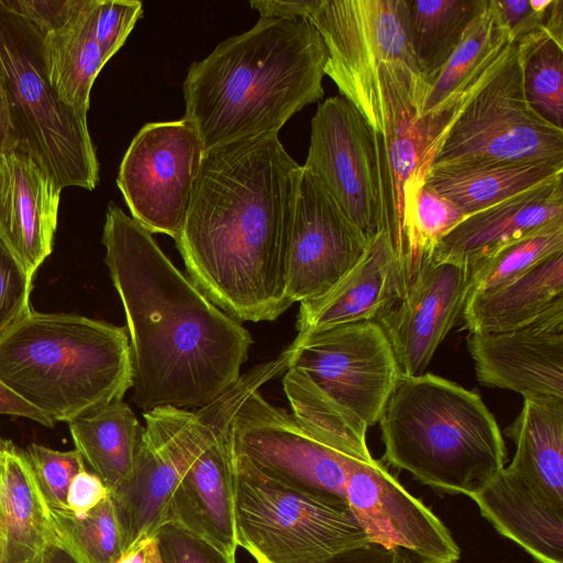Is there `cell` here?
<instances>
[{"mask_svg": "<svg viewBox=\"0 0 563 563\" xmlns=\"http://www.w3.org/2000/svg\"><path fill=\"white\" fill-rule=\"evenodd\" d=\"M301 165L266 133L205 151L176 246L189 278L238 321H273L286 296Z\"/></svg>", "mask_w": 563, "mask_h": 563, "instance_id": "6da1fadb", "label": "cell"}, {"mask_svg": "<svg viewBox=\"0 0 563 563\" xmlns=\"http://www.w3.org/2000/svg\"><path fill=\"white\" fill-rule=\"evenodd\" d=\"M101 242L129 334L134 404L201 408L240 379L253 344L240 321L217 307L166 256L153 233L108 205Z\"/></svg>", "mask_w": 563, "mask_h": 563, "instance_id": "7a4b0ae2", "label": "cell"}, {"mask_svg": "<svg viewBox=\"0 0 563 563\" xmlns=\"http://www.w3.org/2000/svg\"><path fill=\"white\" fill-rule=\"evenodd\" d=\"M327 58L308 18H260L190 65L183 84L184 118L205 151L278 133L295 113L323 97Z\"/></svg>", "mask_w": 563, "mask_h": 563, "instance_id": "3957f363", "label": "cell"}, {"mask_svg": "<svg viewBox=\"0 0 563 563\" xmlns=\"http://www.w3.org/2000/svg\"><path fill=\"white\" fill-rule=\"evenodd\" d=\"M0 380L55 424L68 423L132 388L128 331L31 309L0 335Z\"/></svg>", "mask_w": 563, "mask_h": 563, "instance_id": "277c9868", "label": "cell"}, {"mask_svg": "<svg viewBox=\"0 0 563 563\" xmlns=\"http://www.w3.org/2000/svg\"><path fill=\"white\" fill-rule=\"evenodd\" d=\"M378 422L383 461L441 494L468 497L507 462L481 396L432 374L400 375Z\"/></svg>", "mask_w": 563, "mask_h": 563, "instance_id": "5b68a950", "label": "cell"}, {"mask_svg": "<svg viewBox=\"0 0 563 563\" xmlns=\"http://www.w3.org/2000/svg\"><path fill=\"white\" fill-rule=\"evenodd\" d=\"M283 388L291 415L330 446L373 460L367 429L379 421L400 372L377 322L297 334Z\"/></svg>", "mask_w": 563, "mask_h": 563, "instance_id": "8992f818", "label": "cell"}, {"mask_svg": "<svg viewBox=\"0 0 563 563\" xmlns=\"http://www.w3.org/2000/svg\"><path fill=\"white\" fill-rule=\"evenodd\" d=\"M43 31L0 0V77L9 96L16 150L59 187L93 190L99 162L87 117L53 89L45 68Z\"/></svg>", "mask_w": 563, "mask_h": 563, "instance_id": "52a82bcc", "label": "cell"}, {"mask_svg": "<svg viewBox=\"0 0 563 563\" xmlns=\"http://www.w3.org/2000/svg\"><path fill=\"white\" fill-rule=\"evenodd\" d=\"M286 352L243 373L238 383L211 404L188 410L159 407L144 412L141 445L131 478L110 493L124 534L125 549L154 536L165 523L169 499L181 476L242 404L288 369Z\"/></svg>", "mask_w": 563, "mask_h": 563, "instance_id": "ba28073f", "label": "cell"}, {"mask_svg": "<svg viewBox=\"0 0 563 563\" xmlns=\"http://www.w3.org/2000/svg\"><path fill=\"white\" fill-rule=\"evenodd\" d=\"M429 161L431 167L501 161L563 163V129L528 103L515 43L451 114L430 146Z\"/></svg>", "mask_w": 563, "mask_h": 563, "instance_id": "9c48e42d", "label": "cell"}, {"mask_svg": "<svg viewBox=\"0 0 563 563\" xmlns=\"http://www.w3.org/2000/svg\"><path fill=\"white\" fill-rule=\"evenodd\" d=\"M234 459L236 543L256 563H327L369 543L347 507L283 485Z\"/></svg>", "mask_w": 563, "mask_h": 563, "instance_id": "30bf717a", "label": "cell"}, {"mask_svg": "<svg viewBox=\"0 0 563 563\" xmlns=\"http://www.w3.org/2000/svg\"><path fill=\"white\" fill-rule=\"evenodd\" d=\"M408 7L409 0H317L308 18L327 47L324 74L377 134L383 131L380 68L402 64L420 73Z\"/></svg>", "mask_w": 563, "mask_h": 563, "instance_id": "8fae6325", "label": "cell"}, {"mask_svg": "<svg viewBox=\"0 0 563 563\" xmlns=\"http://www.w3.org/2000/svg\"><path fill=\"white\" fill-rule=\"evenodd\" d=\"M234 456L262 475L324 503L347 507L346 483L354 459L322 442L261 389L233 420Z\"/></svg>", "mask_w": 563, "mask_h": 563, "instance_id": "7c38bea8", "label": "cell"}, {"mask_svg": "<svg viewBox=\"0 0 563 563\" xmlns=\"http://www.w3.org/2000/svg\"><path fill=\"white\" fill-rule=\"evenodd\" d=\"M383 131L377 134L382 202V231L387 234L401 266L407 288L423 261L413 227V206L428 169L418 125L422 89L409 75L380 74Z\"/></svg>", "mask_w": 563, "mask_h": 563, "instance_id": "4fadbf2b", "label": "cell"}, {"mask_svg": "<svg viewBox=\"0 0 563 563\" xmlns=\"http://www.w3.org/2000/svg\"><path fill=\"white\" fill-rule=\"evenodd\" d=\"M205 147L185 118L140 129L121 161L117 185L131 217L151 233L179 236Z\"/></svg>", "mask_w": 563, "mask_h": 563, "instance_id": "5bb4252c", "label": "cell"}, {"mask_svg": "<svg viewBox=\"0 0 563 563\" xmlns=\"http://www.w3.org/2000/svg\"><path fill=\"white\" fill-rule=\"evenodd\" d=\"M367 240L382 231L377 137L344 97L319 104L312 120L306 163Z\"/></svg>", "mask_w": 563, "mask_h": 563, "instance_id": "9a60e30c", "label": "cell"}, {"mask_svg": "<svg viewBox=\"0 0 563 563\" xmlns=\"http://www.w3.org/2000/svg\"><path fill=\"white\" fill-rule=\"evenodd\" d=\"M364 233L320 180L301 166L290 224L286 296L291 303L317 298L364 255Z\"/></svg>", "mask_w": 563, "mask_h": 563, "instance_id": "2e32d148", "label": "cell"}, {"mask_svg": "<svg viewBox=\"0 0 563 563\" xmlns=\"http://www.w3.org/2000/svg\"><path fill=\"white\" fill-rule=\"evenodd\" d=\"M346 501L369 543L402 549L418 563L460 561L461 549L450 529L401 485L383 460L354 461Z\"/></svg>", "mask_w": 563, "mask_h": 563, "instance_id": "e0dca14e", "label": "cell"}, {"mask_svg": "<svg viewBox=\"0 0 563 563\" xmlns=\"http://www.w3.org/2000/svg\"><path fill=\"white\" fill-rule=\"evenodd\" d=\"M478 382L523 399H563V297L533 321L494 333H470Z\"/></svg>", "mask_w": 563, "mask_h": 563, "instance_id": "ac0fdd59", "label": "cell"}, {"mask_svg": "<svg viewBox=\"0 0 563 563\" xmlns=\"http://www.w3.org/2000/svg\"><path fill=\"white\" fill-rule=\"evenodd\" d=\"M470 269L423 261L400 301L377 323L402 376L424 373L437 349L455 325L468 297Z\"/></svg>", "mask_w": 563, "mask_h": 563, "instance_id": "d6986e66", "label": "cell"}, {"mask_svg": "<svg viewBox=\"0 0 563 563\" xmlns=\"http://www.w3.org/2000/svg\"><path fill=\"white\" fill-rule=\"evenodd\" d=\"M233 421L196 456L176 486L165 522L176 523L235 560Z\"/></svg>", "mask_w": 563, "mask_h": 563, "instance_id": "ffe728a7", "label": "cell"}, {"mask_svg": "<svg viewBox=\"0 0 563 563\" xmlns=\"http://www.w3.org/2000/svg\"><path fill=\"white\" fill-rule=\"evenodd\" d=\"M407 283L385 231L368 240L361 260L321 296L300 302L298 334L378 322L404 297Z\"/></svg>", "mask_w": 563, "mask_h": 563, "instance_id": "44dd1931", "label": "cell"}, {"mask_svg": "<svg viewBox=\"0 0 563 563\" xmlns=\"http://www.w3.org/2000/svg\"><path fill=\"white\" fill-rule=\"evenodd\" d=\"M62 191L26 153L0 154V241L33 278L53 251Z\"/></svg>", "mask_w": 563, "mask_h": 563, "instance_id": "7402d4cb", "label": "cell"}, {"mask_svg": "<svg viewBox=\"0 0 563 563\" xmlns=\"http://www.w3.org/2000/svg\"><path fill=\"white\" fill-rule=\"evenodd\" d=\"M563 218L562 177L465 217L433 246L430 257L471 268L500 247Z\"/></svg>", "mask_w": 563, "mask_h": 563, "instance_id": "603a6c76", "label": "cell"}, {"mask_svg": "<svg viewBox=\"0 0 563 563\" xmlns=\"http://www.w3.org/2000/svg\"><path fill=\"white\" fill-rule=\"evenodd\" d=\"M511 44L495 0H487L438 76L428 85L417 121L429 164L430 146L451 114L504 58Z\"/></svg>", "mask_w": 563, "mask_h": 563, "instance_id": "cb8c5ba5", "label": "cell"}, {"mask_svg": "<svg viewBox=\"0 0 563 563\" xmlns=\"http://www.w3.org/2000/svg\"><path fill=\"white\" fill-rule=\"evenodd\" d=\"M495 530L539 563H563V509L506 466L468 496Z\"/></svg>", "mask_w": 563, "mask_h": 563, "instance_id": "d4e9b609", "label": "cell"}, {"mask_svg": "<svg viewBox=\"0 0 563 563\" xmlns=\"http://www.w3.org/2000/svg\"><path fill=\"white\" fill-rule=\"evenodd\" d=\"M56 523L25 451L4 441L0 479V563H44Z\"/></svg>", "mask_w": 563, "mask_h": 563, "instance_id": "484cf974", "label": "cell"}, {"mask_svg": "<svg viewBox=\"0 0 563 563\" xmlns=\"http://www.w3.org/2000/svg\"><path fill=\"white\" fill-rule=\"evenodd\" d=\"M99 0H76L69 14L43 31L42 48L48 80L58 97L87 117L92 85L106 65L96 37Z\"/></svg>", "mask_w": 563, "mask_h": 563, "instance_id": "4316f807", "label": "cell"}, {"mask_svg": "<svg viewBox=\"0 0 563 563\" xmlns=\"http://www.w3.org/2000/svg\"><path fill=\"white\" fill-rule=\"evenodd\" d=\"M505 434L516 446L507 468L549 504L563 509V399H523Z\"/></svg>", "mask_w": 563, "mask_h": 563, "instance_id": "83f0119b", "label": "cell"}, {"mask_svg": "<svg viewBox=\"0 0 563 563\" xmlns=\"http://www.w3.org/2000/svg\"><path fill=\"white\" fill-rule=\"evenodd\" d=\"M563 176V163L501 161L432 166L426 184L467 217Z\"/></svg>", "mask_w": 563, "mask_h": 563, "instance_id": "f1b7e54d", "label": "cell"}, {"mask_svg": "<svg viewBox=\"0 0 563 563\" xmlns=\"http://www.w3.org/2000/svg\"><path fill=\"white\" fill-rule=\"evenodd\" d=\"M563 297V252L518 278L468 297L462 318L470 333L510 331L537 319Z\"/></svg>", "mask_w": 563, "mask_h": 563, "instance_id": "f546056e", "label": "cell"}, {"mask_svg": "<svg viewBox=\"0 0 563 563\" xmlns=\"http://www.w3.org/2000/svg\"><path fill=\"white\" fill-rule=\"evenodd\" d=\"M68 427L75 449L110 493L131 478L143 427L128 404L111 401L71 420Z\"/></svg>", "mask_w": 563, "mask_h": 563, "instance_id": "4dcf8cb0", "label": "cell"}, {"mask_svg": "<svg viewBox=\"0 0 563 563\" xmlns=\"http://www.w3.org/2000/svg\"><path fill=\"white\" fill-rule=\"evenodd\" d=\"M487 0H409L408 30L420 74L429 85Z\"/></svg>", "mask_w": 563, "mask_h": 563, "instance_id": "1f68e13d", "label": "cell"}, {"mask_svg": "<svg viewBox=\"0 0 563 563\" xmlns=\"http://www.w3.org/2000/svg\"><path fill=\"white\" fill-rule=\"evenodd\" d=\"M559 252H563V218L500 247L468 268V297L503 286Z\"/></svg>", "mask_w": 563, "mask_h": 563, "instance_id": "d6a6232c", "label": "cell"}, {"mask_svg": "<svg viewBox=\"0 0 563 563\" xmlns=\"http://www.w3.org/2000/svg\"><path fill=\"white\" fill-rule=\"evenodd\" d=\"M516 45L528 103L543 119L563 129V46L545 35Z\"/></svg>", "mask_w": 563, "mask_h": 563, "instance_id": "836d02e7", "label": "cell"}, {"mask_svg": "<svg viewBox=\"0 0 563 563\" xmlns=\"http://www.w3.org/2000/svg\"><path fill=\"white\" fill-rule=\"evenodd\" d=\"M91 563H113L125 549L124 534L114 503L109 496L82 517L68 509H49Z\"/></svg>", "mask_w": 563, "mask_h": 563, "instance_id": "e575fe53", "label": "cell"}, {"mask_svg": "<svg viewBox=\"0 0 563 563\" xmlns=\"http://www.w3.org/2000/svg\"><path fill=\"white\" fill-rule=\"evenodd\" d=\"M25 454L48 508L67 509L70 482L86 468L81 454L76 449L58 451L36 443L30 444Z\"/></svg>", "mask_w": 563, "mask_h": 563, "instance_id": "d590c367", "label": "cell"}, {"mask_svg": "<svg viewBox=\"0 0 563 563\" xmlns=\"http://www.w3.org/2000/svg\"><path fill=\"white\" fill-rule=\"evenodd\" d=\"M465 217L457 206L423 183L413 206V227L422 254L430 256L438 241Z\"/></svg>", "mask_w": 563, "mask_h": 563, "instance_id": "8d00e7d4", "label": "cell"}, {"mask_svg": "<svg viewBox=\"0 0 563 563\" xmlns=\"http://www.w3.org/2000/svg\"><path fill=\"white\" fill-rule=\"evenodd\" d=\"M154 537L161 563H235L207 540L173 522L163 523Z\"/></svg>", "mask_w": 563, "mask_h": 563, "instance_id": "74e56055", "label": "cell"}, {"mask_svg": "<svg viewBox=\"0 0 563 563\" xmlns=\"http://www.w3.org/2000/svg\"><path fill=\"white\" fill-rule=\"evenodd\" d=\"M33 277L0 241V335L31 311Z\"/></svg>", "mask_w": 563, "mask_h": 563, "instance_id": "f35d334b", "label": "cell"}, {"mask_svg": "<svg viewBox=\"0 0 563 563\" xmlns=\"http://www.w3.org/2000/svg\"><path fill=\"white\" fill-rule=\"evenodd\" d=\"M143 12L136 0H99L96 37L104 64L122 47Z\"/></svg>", "mask_w": 563, "mask_h": 563, "instance_id": "ab89813d", "label": "cell"}, {"mask_svg": "<svg viewBox=\"0 0 563 563\" xmlns=\"http://www.w3.org/2000/svg\"><path fill=\"white\" fill-rule=\"evenodd\" d=\"M553 1L495 0V4L511 42L519 44L540 35H547Z\"/></svg>", "mask_w": 563, "mask_h": 563, "instance_id": "60d3db41", "label": "cell"}, {"mask_svg": "<svg viewBox=\"0 0 563 563\" xmlns=\"http://www.w3.org/2000/svg\"><path fill=\"white\" fill-rule=\"evenodd\" d=\"M110 496V489L93 472L86 468L75 475L67 490V509L82 517Z\"/></svg>", "mask_w": 563, "mask_h": 563, "instance_id": "b9f144b4", "label": "cell"}, {"mask_svg": "<svg viewBox=\"0 0 563 563\" xmlns=\"http://www.w3.org/2000/svg\"><path fill=\"white\" fill-rule=\"evenodd\" d=\"M327 563H418L417 560L402 549H387L375 543L343 552Z\"/></svg>", "mask_w": 563, "mask_h": 563, "instance_id": "7bdbcfd3", "label": "cell"}, {"mask_svg": "<svg viewBox=\"0 0 563 563\" xmlns=\"http://www.w3.org/2000/svg\"><path fill=\"white\" fill-rule=\"evenodd\" d=\"M317 0H255L250 5L260 18L295 20L309 18Z\"/></svg>", "mask_w": 563, "mask_h": 563, "instance_id": "ee69618b", "label": "cell"}, {"mask_svg": "<svg viewBox=\"0 0 563 563\" xmlns=\"http://www.w3.org/2000/svg\"><path fill=\"white\" fill-rule=\"evenodd\" d=\"M0 415L31 419L44 427L54 428L55 423L37 408L33 407L3 382L0 380Z\"/></svg>", "mask_w": 563, "mask_h": 563, "instance_id": "f6af8a7d", "label": "cell"}, {"mask_svg": "<svg viewBox=\"0 0 563 563\" xmlns=\"http://www.w3.org/2000/svg\"><path fill=\"white\" fill-rule=\"evenodd\" d=\"M55 523L57 538L47 550L44 563H91L73 537Z\"/></svg>", "mask_w": 563, "mask_h": 563, "instance_id": "bcb514c9", "label": "cell"}, {"mask_svg": "<svg viewBox=\"0 0 563 563\" xmlns=\"http://www.w3.org/2000/svg\"><path fill=\"white\" fill-rule=\"evenodd\" d=\"M16 150L12 110L8 92L0 77V154Z\"/></svg>", "mask_w": 563, "mask_h": 563, "instance_id": "7dc6e473", "label": "cell"}, {"mask_svg": "<svg viewBox=\"0 0 563 563\" xmlns=\"http://www.w3.org/2000/svg\"><path fill=\"white\" fill-rule=\"evenodd\" d=\"M158 553L155 537L142 538L133 542L113 563H157Z\"/></svg>", "mask_w": 563, "mask_h": 563, "instance_id": "c3c4849f", "label": "cell"}, {"mask_svg": "<svg viewBox=\"0 0 563 563\" xmlns=\"http://www.w3.org/2000/svg\"><path fill=\"white\" fill-rule=\"evenodd\" d=\"M3 443H4V441L0 438V479H1V473H2Z\"/></svg>", "mask_w": 563, "mask_h": 563, "instance_id": "681fc988", "label": "cell"}, {"mask_svg": "<svg viewBox=\"0 0 563 563\" xmlns=\"http://www.w3.org/2000/svg\"><path fill=\"white\" fill-rule=\"evenodd\" d=\"M157 563H161V561H159V558H158V561H157Z\"/></svg>", "mask_w": 563, "mask_h": 563, "instance_id": "f907efd6", "label": "cell"}]
</instances>
